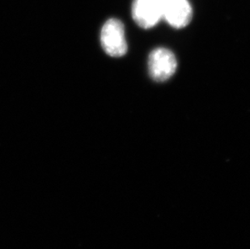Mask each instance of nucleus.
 <instances>
[{
  "label": "nucleus",
  "instance_id": "f257e3e1",
  "mask_svg": "<svg viewBox=\"0 0 250 249\" xmlns=\"http://www.w3.org/2000/svg\"><path fill=\"white\" fill-rule=\"evenodd\" d=\"M102 47L111 57H122L127 51L125 29L123 23L117 19L107 21L101 34Z\"/></svg>",
  "mask_w": 250,
  "mask_h": 249
},
{
  "label": "nucleus",
  "instance_id": "20e7f679",
  "mask_svg": "<svg viewBox=\"0 0 250 249\" xmlns=\"http://www.w3.org/2000/svg\"><path fill=\"white\" fill-rule=\"evenodd\" d=\"M191 5L188 0H164L163 19L174 28H184L192 19Z\"/></svg>",
  "mask_w": 250,
  "mask_h": 249
},
{
  "label": "nucleus",
  "instance_id": "7ed1b4c3",
  "mask_svg": "<svg viewBox=\"0 0 250 249\" xmlns=\"http://www.w3.org/2000/svg\"><path fill=\"white\" fill-rule=\"evenodd\" d=\"M164 0H134L132 17L144 28H152L163 19Z\"/></svg>",
  "mask_w": 250,
  "mask_h": 249
},
{
  "label": "nucleus",
  "instance_id": "f03ea898",
  "mask_svg": "<svg viewBox=\"0 0 250 249\" xmlns=\"http://www.w3.org/2000/svg\"><path fill=\"white\" fill-rule=\"evenodd\" d=\"M177 66L174 54L166 48L156 49L149 56V72L151 78L157 82H164L172 77Z\"/></svg>",
  "mask_w": 250,
  "mask_h": 249
}]
</instances>
